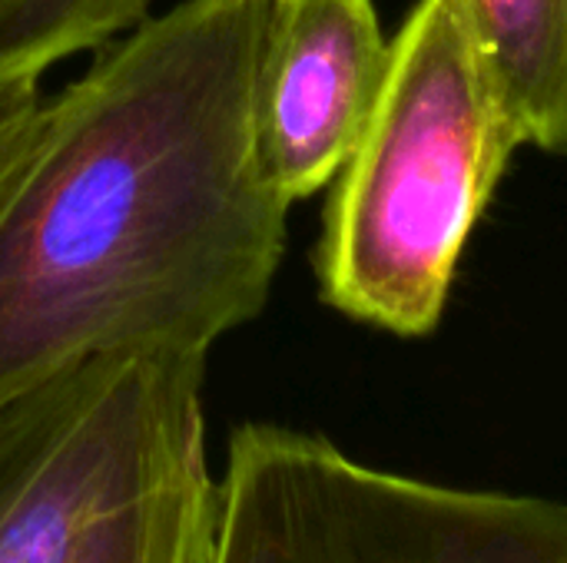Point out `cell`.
Segmentation results:
<instances>
[{"label": "cell", "instance_id": "obj_1", "mask_svg": "<svg viewBox=\"0 0 567 563\" xmlns=\"http://www.w3.org/2000/svg\"><path fill=\"white\" fill-rule=\"evenodd\" d=\"M269 7L176 0L47 96L0 206V402L93 355H209L266 312L292 209L256 143Z\"/></svg>", "mask_w": 567, "mask_h": 563}, {"label": "cell", "instance_id": "obj_2", "mask_svg": "<svg viewBox=\"0 0 567 563\" xmlns=\"http://www.w3.org/2000/svg\"><path fill=\"white\" fill-rule=\"evenodd\" d=\"M528 146L468 0H419L389 43L375 110L329 186L319 299L422 338L445 315L465 246Z\"/></svg>", "mask_w": 567, "mask_h": 563}, {"label": "cell", "instance_id": "obj_3", "mask_svg": "<svg viewBox=\"0 0 567 563\" xmlns=\"http://www.w3.org/2000/svg\"><path fill=\"white\" fill-rule=\"evenodd\" d=\"M209 355L110 352L0 402V563H209Z\"/></svg>", "mask_w": 567, "mask_h": 563}, {"label": "cell", "instance_id": "obj_4", "mask_svg": "<svg viewBox=\"0 0 567 563\" xmlns=\"http://www.w3.org/2000/svg\"><path fill=\"white\" fill-rule=\"evenodd\" d=\"M209 563H567V501L409 478L249 421L226 445Z\"/></svg>", "mask_w": 567, "mask_h": 563}, {"label": "cell", "instance_id": "obj_5", "mask_svg": "<svg viewBox=\"0 0 567 563\" xmlns=\"http://www.w3.org/2000/svg\"><path fill=\"white\" fill-rule=\"evenodd\" d=\"M375 0H272L256 83V143L296 206L332 186L389 70Z\"/></svg>", "mask_w": 567, "mask_h": 563}, {"label": "cell", "instance_id": "obj_6", "mask_svg": "<svg viewBox=\"0 0 567 563\" xmlns=\"http://www.w3.org/2000/svg\"><path fill=\"white\" fill-rule=\"evenodd\" d=\"M532 146L567 156V0H468Z\"/></svg>", "mask_w": 567, "mask_h": 563}, {"label": "cell", "instance_id": "obj_7", "mask_svg": "<svg viewBox=\"0 0 567 563\" xmlns=\"http://www.w3.org/2000/svg\"><path fill=\"white\" fill-rule=\"evenodd\" d=\"M150 13V0H0V93L90 50H103Z\"/></svg>", "mask_w": 567, "mask_h": 563}, {"label": "cell", "instance_id": "obj_8", "mask_svg": "<svg viewBox=\"0 0 567 563\" xmlns=\"http://www.w3.org/2000/svg\"><path fill=\"white\" fill-rule=\"evenodd\" d=\"M50 103L40 96L37 86H17L0 93V206L10 196L17 176L30 163L43 126H47Z\"/></svg>", "mask_w": 567, "mask_h": 563}]
</instances>
